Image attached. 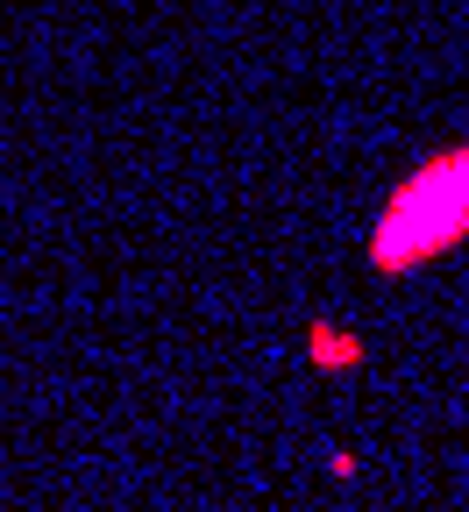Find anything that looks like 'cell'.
<instances>
[{
	"instance_id": "6da1fadb",
	"label": "cell",
	"mask_w": 469,
	"mask_h": 512,
	"mask_svg": "<svg viewBox=\"0 0 469 512\" xmlns=\"http://www.w3.org/2000/svg\"><path fill=\"white\" fill-rule=\"evenodd\" d=\"M462 235H469V150H441L384 200L370 228V271L406 278L434 256H448Z\"/></svg>"
},
{
	"instance_id": "7a4b0ae2",
	"label": "cell",
	"mask_w": 469,
	"mask_h": 512,
	"mask_svg": "<svg viewBox=\"0 0 469 512\" xmlns=\"http://www.w3.org/2000/svg\"><path fill=\"white\" fill-rule=\"evenodd\" d=\"M306 356H313V363H363V342H356V335H334L327 320H320V328L306 335Z\"/></svg>"
}]
</instances>
